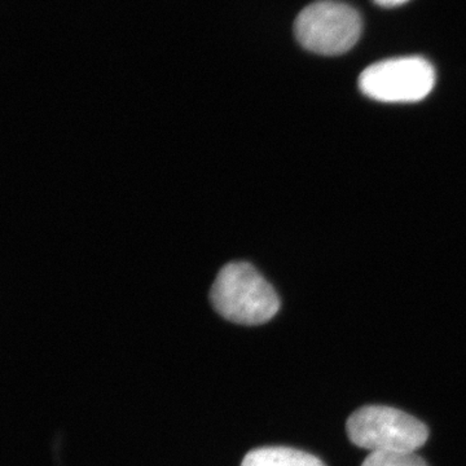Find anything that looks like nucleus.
<instances>
[{
	"mask_svg": "<svg viewBox=\"0 0 466 466\" xmlns=\"http://www.w3.org/2000/svg\"><path fill=\"white\" fill-rule=\"evenodd\" d=\"M210 300L220 317L250 327L271 320L280 309L272 285L247 262L228 263L220 269Z\"/></svg>",
	"mask_w": 466,
	"mask_h": 466,
	"instance_id": "nucleus-1",
	"label": "nucleus"
},
{
	"mask_svg": "<svg viewBox=\"0 0 466 466\" xmlns=\"http://www.w3.org/2000/svg\"><path fill=\"white\" fill-rule=\"evenodd\" d=\"M349 440L370 453H416L429 440V429L397 408H359L346 422Z\"/></svg>",
	"mask_w": 466,
	"mask_h": 466,
	"instance_id": "nucleus-2",
	"label": "nucleus"
},
{
	"mask_svg": "<svg viewBox=\"0 0 466 466\" xmlns=\"http://www.w3.org/2000/svg\"><path fill=\"white\" fill-rule=\"evenodd\" d=\"M361 26L360 15L349 5L319 0L300 12L294 23V34L306 50L337 56L357 45Z\"/></svg>",
	"mask_w": 466,
	"mask_h": 466,
	"instance_id": "nucleus-3",
	"label": "nucleus"
},
{
	"mask_svg": "<svg viewBox=\"0 0 466 466\" xmlns=\"http://www.w3.org/2000/svg\"><path fill=\"white\" fill-rule=\"evenodd\" d=\"M434 66L421 56L389 58L368 66L359 76L366 96L382 103H417L435 85Z\"/></svg>",
	"mask_w": 466,
	"mask_h": 466,
	"instance_id": "nucleus-4",
	"label": "nucleus"
},
{
	"mask_svg": "<svg viewBox=\"0 0 466 466\" xmlns=\"http://www.w3.org/2000/svg\"><path fill=\"white\" fill-rule=\"evenodd\" d=\"M241 466H325L321 460L305 451L289 447H263L250 451Z\"/></svg>",
	"mask_w": 466,
	"mask_h": 466,
	"instance_id": "nucleus-5",
	"label": "nucleus"
},
{
	"mask_svg": "<svg viewBox=\"0 0 466 466\" xmlns=\"http://www.w3.org/2000/svg\"><path fill=\"white\" fill-rule=\"evenodd\" d=\"M361 466H428L416 453H370Z\"/></svg>",
	"mask_w": 466,
	"mask_h": 466,
	"instance_id": "nucleus-6",
	"label": "nucleus"
},
{
	"mask_svg": "<svg viewBox=\"0 0 466 466\" xmlns=\"http://www.w3.org/2000/svg\"><path fill=\"white\" fill-rule=\"evenodd\" d=\"M377 5L383 8L400 7L404 3L410 2V0H373Z\"/></svg>",
	"mask_w": 466,
	"mask_h": 466,
	"instance_id": "nucleus-7",
	"label": "nucleus"
}]
</instances>
